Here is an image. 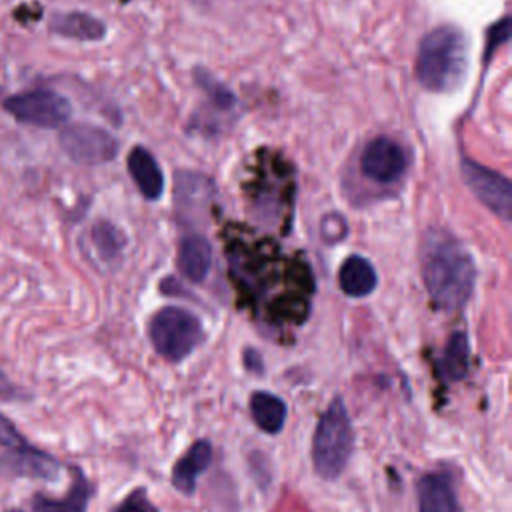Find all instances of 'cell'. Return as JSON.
<instances>
[{"mask_svg": "<svg viewBox=\"0 0 512 512\" xmlns=\"http://www.w3.org/2000/svg\"><path fill=\"white\" fill-rule=\"evenodd\" d=\"M286 402L266 390H256L250 394V416L254 424L266 434H278L286 424Z\"/></svg>", "mask_w": 512, "mask_h": 512, "instance_id": "16", "label": "cell"}, {"mask_svg": "<svg viewBox=\"0 0 512 512\" xmlns=\"http://www.w3.org/2000/svg\"><path fill=\"white\" fill-rule=\"evenodd\" d=\"M422 278L436 308L458 310L474 290L476 266L470 252L446 232H430L422 250Z\"/></svg>", "mask_w": 512, "mask_h": 512, "instance_id": "1", "label": "cell"}, {"mask_svg": "<svg viewBox=\"0 0 512 512\" xmlns=\"http://www.w3.org/2000/svg\"><path fill=\"white\" fill-rule=\"evenodd\" d=\"M406 164L408 158L404 148L388 136H378L370 140L360 156V168L364 176L380 184H390L398 180L404 174Z\"/></svg>", "mask_w": 512, "mask_h": 512, "instance_id": "8", "label": "cell"}, {"mask_svg": "<svg viewBox=\"0 0 512 512\" xmlns=\"http://www.w3.org/2000/svg\"><path fill=\"white\" fill-rule=\"evenodd\" d=\"M30 442L18 432V428L14 426V422L10 418H6L4 414H0V446L6 448V452H16L26 448Z\"/></svg>", "mask_w": 512, "mask_h": 512, "instance_id": "22", "label": "cell"}, {"mask_svg": "<svg viewBox=\"0 0 512 512\" xmlns=\"http://www.w3.org/2000/svg\"><path fill=\"white\" fill-rule=\"evenodd\" d=\"M338 284L340 290L350 298H364L374 292L378 284V276L370 260L364 256H348L338 272Z\"/></svg>", "mask_w": 512, "mask_h": 512, "instance_id": "14", "label": "cell"}, {"mask_svg": "<svg viewBox=\"0 0 512 512\" xmlns=\"http://www.w3.org/2000/svg\"><path fill=\"white\" fill-rule=\"evenodd\" d=\"M4 108L16 120L40 128H58L66 124L72 114L70 102L52 90H30L14 94L4 102Z\"/></svg>", "mask_w": 512, "mask_h": 512, "instance_id": "5", "label": "cell"}, {"mask_svg": "<svg viewBox=\"0 0 512 512\" xmlns=\"http://www.w3.org/2000/svg\"><path fill=\"white\" fill-rule=\"evenodd\" d=\"M6 512H22V510H18V508H10V510H6Z\"/></svg>", "mask_w": 512, "mask_h": 512, "instance_id": "24", "label": "cell"}, {"mask_svg": "<svg viewBox=\"0 0 512 512\" xmlns=\"http://www.w3.org/2000/svg\"><path fill=\"white\" fill-rule=\"evenodd\" d=\"M148 336L158 356L168 362H182L202 344L204 328L190 310L164 306L150 318Z\"/></svg>", "mask_w": 512, "mask_h": 512, "instance_id": "4", "label": "cell"}, {"mask_svg": "<svg viewBox=\"0 0 512 512\" xmlns=\"http://www.w3.org/2000/svg\"><path fill=\"white\" fill-rule=\"evenodd\" d=\"M210 264H212V248L206 238L198 234H190L180 242L178 268L188 280L202 282L208 276Z\"/></svg>", "mask_w": 512, "mask_h": 512, "instance_id": "15", "label": "cell"}, {"mask_svg": "<svg viewBox=\"0 0 512 512\" xmlns=\"http://www.w3.org/2000/svg\"><path fill=\"white\" fill-rule=\"evenodd\" d=\"M196 80L198 84L204 88V92L212 98V102L220 108H230L234 106V94L224 86L220 84L210 72H204V70H198L196 72Z\"/></svg>", "mask_w": 512, "mask_h": 512, "instance_id": "20", "label": "cell"}, {"mask_svg": "<svg viewBox=\"0 0 512 512\" xmlns=\"http://www.w3.org/2000/svg\"><path fill=\"white\" fill-rule=\"evenodd\" d=\"M50 28L62 36L78 40H100L106 34L104 22L84 12L58 14L52 18Z\"/></svg>", "mask_w": 512, "mask_h": 512, "instance_id": "17", "label": "cell"}, {"mask_svg": "<svg viewBox=\"0 0 512 512\" xmlns=\"http://www.w3.org/2000/svg\"><path fill=\"white\" fill-rule=\"evenodd\" d=\"M92 240H94L98 252L106 260L114 258L122 250V244H124V238L120 236V232L112 224H108V222H98L92 228Z\"/></svg>", "mask_w": 512, "mask_h": 512, "instance_id": "19", "label": "cell"}, {"mask_svg": "<svg viewBox=\"0 0 512 512\" xmlns=\"http://www.w3.org/2000/svg\"><path fill=\"white\" fill-rule=\"evenodd\" d=\"M468 68V40L458 26L444 24L430 30L418 48L416 78L430 92H452Z\"/></svg>", "mask_w": 512, "mask_h": 512, "instance_id": "2", "label": "cell"}, {"mask_svg": "<svg viewBox=\"0 0 512 512\" xmlns=\"http://www.w3.org/2000/svg\"><path fill=\"white\" fill-rule=\"evenodd\" d=\"M244 366L252 372V374H264V362H262V356L258 350H252L248 348L244 352Z\"/></svg>", "mask_w": 512, "mask_h": 512, "instance_id": "23", "label": "cell"}, {"mask_svg": "<svg viewBox=\"0 0 512 512\" xmlns=\"http://www.w3.org/2000/svg\"><path fill=\"white\" fill-rule=\"evenodd\" d=\"M74 482L64 498H48L44 494H34L30 500L32 512H86L90 496H92V484L84 476L80 468H72Z\"/></svg>", "mask_w": 512, "mask_h": 512, "instance_id": "11", "label": "cell"}, {"mask_svg": "<svg viewBox=\"0 0 512 512\" xmlns=\"http://www.w3.org/2000/svg\"><path fill=\"white\" fill-rule=\"evenodd\" d=\"M110 512H160V510L150 502L146 488H136Z\"/></svg>", "mask_w": 512, "mask_h": 512, "instance_id": "21", "label": "cell"}, {"mask_svg": "<svg viewBox=\"0 0 512 512\" xmlns=\"http://www.w3.org/2000/svg\"><path fill=\"white\" fill-rule=\"evenodd\" d=\"M128 172L136 182L140 194L148 200H156L164 192V176L156 158L142 146H136L128 156Z\"/></svg>", "mask_w": 512, "mask_h": 512, "instance_id": "13", "label": "cell"}, {"mask_svg": "<svg viewBox=\"0 0 512 512\" xmlns=\"http://www.w3.org/2000/svg\"><path fill=\"white\" fill-rule=\"evenodd\" d=\"M462 176H464L468 188L474 192V196L486 208H490L496 216H500L504 220L510 218L512 186L502 174H498L478 162L462 160Z\"/></svg>", "mask_w": 512, "mask_h": 512, "instance_id": "7", "label": "cell"}, {"mask_svg": "<svg viewBox=\"0 0 512 512\" xmlns=\"http://www.w3.org/2000/svg\"><path fill=\"white\" fill-rule=\"evenodd\" d=\"M212 462V444L208 440H196L172 466V486L190 496L196 490L198 476L208 470Z\"/></svg>", "mask_w": 512, "mask_h": 512, "instance_id": "9", "label": "cell"}, {"mask_svg": "<svg viewBox=\"0 0 512 512\" xmlns=\"http://www.w3.org/2000/svg\"><path fill=\"white\" fill-rule=\"evenodd\" d=\"M354 432L346 404L336 396L326 412L318 418L312 438V464L314 472L324 480L338 478L352 456Z\"/></svg>", "mask_w": 512, "mask_h": 512, "instance_id": "3", "label": "cell"}, {"mask_svg": "<svg viewBox=\"0 0 512 512\" xmlns=\"http://www.w3.org/2000/svg\"><path fill=\"white\" fill-rule=\"evenodd\" d=\"M470 362V344L464 332H454L444 348L442 358L438 360V370L448 382H458L468 374Z\"/></svg>", "mask_w": 512, "mask_h": 512, "instance_id": "18", "label": "cell"}, {"mask_svg": "<svg viewBox=\"0 0 512 512\" xmlns=\"http://www.w3.org/2000/svg\"><path fill=\"white\" fill-rule=\"evenodd\" d=\"M418 512H460L454 486L446 474H426L418 482Z\"/></svg>", "mask_w": 512, "mask_h": 512, "instance_id": "10", "label": "cell"}, {"mask_svg": "<svg viewBox=\"0 0 512 512\" xmlns=\"http://www.w3.org/2000/svg\"><path fill=\"white\" fill-rule=\"evenodd\" d=\"M6 466L14 474L28 476V478L54 480L60 474V462L56 458H52L50 454L38 450L32 444H28L22 450L8 452L6 454Z\"/></svg>", "mask_w": 512, "mask_h": 512, "instance_id": "12", "label": "cell"}, {"mask_svg": "<svg viewBox=\"0 0 512 512\" xmlns=\"http://www.w3.org/2000/svg\"><path fill=\"white\" fill-rule=\"evenodd\" d=\"M62 150L78 164L96 166L118 154V140L94 124H70L60 132Z\"/></svg>", "mask_w": 512, "mask_h": 512, "instance_id": "6", "label": "cell"}]
</instances>
